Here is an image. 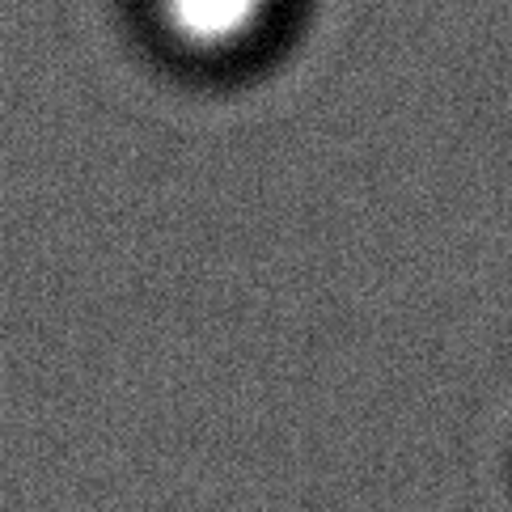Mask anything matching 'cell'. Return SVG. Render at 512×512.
Instances as JSON below:
<instances>
[{
  "mask_svg": "<svg viewBox=\"0 0 512 512\" xmlns=\"http://www.w3.org/2000/svg\"><path fill=\"white\" fill-rule=\"evenodd\" d=\"M161 30L195 56H229L267 26L276 0H153Z\"/></svg>",
  "mask_w": 512,
  "mask_h": 512,
  "instance_id": "1",
  "label": "cell"
}]
</instances>
